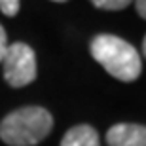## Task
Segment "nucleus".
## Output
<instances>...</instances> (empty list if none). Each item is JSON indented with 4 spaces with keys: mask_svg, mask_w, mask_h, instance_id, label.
<instances>
[{
    "mask_svg": "<svg viewBox=\"0 0 146 146\" xmlns=\"http://www.w3.org/2000/svg\"><path fill=\"white\" fill-rule=\"evenodd\" d=\"M135 8L139 11V15L146 19V0H135Z\"/></svg>",
    "mask_w": 146,
    "mask_h": 146,
    "instance_id": "obj_9",
    "label": "nucleus"
},
{
    "mask_svg": "<svg viewBox=\"0 0 146 146\" xmlns=\"http://www.w3.org/2000/svg\"><path fill=\"white\" fill-rule=\"evenodd\" d=\"M93 59L119 82H135L142 72V61L129 42L114 34H97L89 44Z\"/></svg>",
    "mask_w": 146,
    "mask_h": 146,
    "instance_id": "obj_1",
    "label": "nucleus"
},
{
    "mask_svg": "<svg viewBox=\"0 0 146 146\" xmlns=\"http://www.w3.org/2000/svg\"><path fill=\"white\" fill-rule=\"evenodd\" d=\"M53 129V116L42 106H23L0 121V139L8 146H34Z\"/></svg>",
    "mask_w": 146,
    "mask_h": 146,
    "instance_id": "obj_2",
    "label": "nucleus"
},
{
    "mask_svg": "<svg viewBox=\"0 0 146 146\" xmlns=\"http://www.w3.org/2000/svg\"><path fill=\"white\" fill-rule=\"evenodd\" d=\"M8 36H6V31H4V27L0 25V63H2V59H4V55H6V51H8Z\"/></svg>",
    "mask_w": 146,
    "mask_h": 146,
    "instance_id": "obj_8",
    "label": "nucleus"
},
{
    "mask_svg": "<svg viewBox=\"0 0 146 146\" xmlns=\"http://www.w3.org/2000/svg\"><path fill=\"white\" fill-rule=\"evenodd\" d=\"M21 0H0V11L8 17H15L19 13Z\"/></svg>",
    "mask_w": 146,
    "mask_h": 146,
    "instance_id": "obj_7",
    "label": "nucleus"
},
{
    "mask_svg": "<svg viewBox=\"0 0 146 146\" xmlns=\"http://www.w3.org/2000/svg\"><path fill=\"white\" fill-rule=\"evenodd\" d=\"M133 0H91V4L95 8L101 10H108V11H116V10H123L131 4Z\"/></svg>",
    "mask_w": 146,
    "mask_h": 146,
    "instance_id": "obj_6",
    "label": "nucleus"
},
{
    "mask_svg": "<svg viewBox=\"0 0 146 146\" xmlns=\"http://www.w3.org/2000/svg\"><path fill=\"white\" fill-rule=\"evenodd\" d=\"M2 65H4V78L11 87H25L36 80V55L27 44H10Z\"/></svg>",
    "mask_w": 146,
    "mask_h": 146,
    "instance_id": "obj_3",
    "label": "nucleus"
},
{
    "mask_svg": "<svg viewBox=\"0 0 146 146\" xmlns=\"http://www.w3.org/2000/svg\"><path fill=\"white\" fill-rule=\"evenodd\" d=\"M142 53H144V57H146V36H144V40H142Z\"/></svg>",
    "mask_w": 146,
    "mask_h": 146,
    "instance_id": "obj_10",
    "label": "nucleus"
},
{
    "mask_svg": "<svg viewBox=\"0 0 146 146\" xmlns=\"http://www.w3.org/2000/svg\"><path fill=\"white\" fill-rule=\"evenodd\" d=\"M61 146H101V141H99V133L91 125L82 123L66 131Z\"/></svg>",
    "mask_w": 146,
    "mask_h": 146,
    "instance_id": "obj_5",
    "label": "nucleus"
},
{
    "mask_svg": "<svg viewBox=\"0 0 146 146\" xmlns=\"http://www.w3.org/2000/svg\"><path fill=\"white\" fill-rule=\"evenodd\" d=\"M108 146H146V125L116 123L106 133Z\"/></svg>",
    "mask_w": 146,
    "mask_h": 146,
    "instance_id": "obj_4",
    "label": "nucleus"
},
{
    "mask_svg": "<svg viewBox=\"0 0 146 146\" xmlns=\"http://www.w3.org/2000/svg\"><path fill=\"white\" fill-rule=\"evenodd\" d=\"M51 2H66V0H51Z\"/></svg>",
    "mask_w": 146,
    "mask_h": 146,
    "instance_id": "obj_11",
    "label": "nucleus"
}]
</instances>
